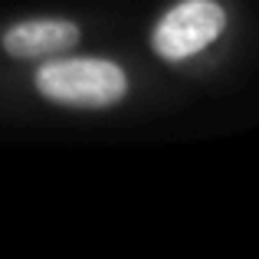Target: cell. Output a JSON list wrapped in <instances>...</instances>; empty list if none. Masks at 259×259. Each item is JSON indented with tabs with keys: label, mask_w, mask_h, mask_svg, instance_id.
<instances>
[{
	"label": "cell",
	"mask_w": 259,
	"mask_h": 259,
	"mask_svg": "<svg viewBox=\"0 0 259 259\" xmlns=\"http://www.w3.org/2000/svg\"><path fill=\"white\" fill-rule=\"evenodd\" d=\"M33 85L53 105L66 108H112L128 95V72L102 56L50 59L36 69Z\"/></svg>",
	"instance_id": "cell-1"
},
{
	"label": "cell",
	"mask_w": 259,
	"mask_h": 259,
	"mask_svg": "<svg viewBox=\"0 0 259 259\" xmlns=\"http://www.w3.org/2000/svg\"><path fill=\"white\" fill-rule=\"evenodd\" d=\"M227 30V10L217 0H184L158 20L151 46L164 63H184L213 46Z\"/></svg>",
	"instance_id": "cell-2"
},
{
	"label": "cell",
	"mask_w": 259,
	"mask_h": 259,
	"mask_svg": "<svg viewBox=\"0 0 259 259\" xmlns=\"http://www.w3.org/2000/svg\"><path fill=\"white\" fill-rule=\"evenodd\" d=\"M82 30L72 20L63 17H36V20H20L0 36L7 56L13 59H43V56H56V53L76 50Z\"/></svg>",
	"instance_id": "cell-3"
}]
</instances>
